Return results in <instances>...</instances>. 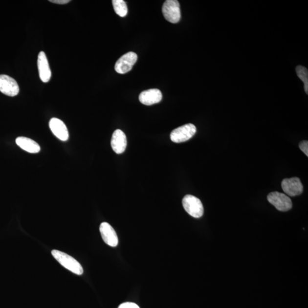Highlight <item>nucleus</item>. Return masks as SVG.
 <instances>
[{"instance_id": "obj_7", "label": "nucleus", "mask_w": 308, "mask_h": 308, "mask_svg": "<svg viewBox=\"0 0 308 308\" xmlns=\"http://www.w3.org/2000/svg\"><path fill=\"white\" fill-rule=\"evenodd\" d=\"M20 88L18 84L12 77L7 75H0V91L3 94L15 97L19 94Z\"/></svg>"}, {"instance_id": "obj_17", "label": "nucleus", "mask_w": 308, "mask_h": 308, "mask_svg": "<svg viewBox=\"0 0 308 308\" xmlns=\"http://www.w3.org/2000/svg\"><path fill=\"white\" fill-rule=\"evenodd\" d=\"M300 149L302 152L306 154V155L308 156V142L307 140H303V141L301 142L299 144Z\"/></svg>"}, {"instance_id": "obj_14", "label": "nucleus", "mask_w": 308, "mask_h": 308, "mask_svg": "<svg viewBox=\"0 0 308 308\" xmlns=\"http://www.w3.org/2000/svg\"><path fill=\"white\" fill-rule=\"evenodd\" d=\"M16 143L21 149L26 151L27 153L36 154L39 153L41 150L39 144L26 137H18L16 139Z\"/></svg>"}, {"instance_id": "obj_18", "label": "nucleus", "mask_w": 308, "mask_h": 308, "mask_svg": "<svg viewBox=\"0 0 308 308\" xmlns=\"http://www.w3.org/2000/svg\"><path fill=\"white\" fill-rule=\"evenodd\" d=\"M118 308H140L138 305L133 303H125L120 305Z\"/></svg>"}, {"instance_id": "obj_12", "label": "nucleus", "mask_w": 308, "mask_h": 308, "mask_svg": "<svg viewBox=\"0 0 308 308\" xmlns=\"http://www.w3.org/2000/svg\"><path fill=\"white\" fill-rule=\"evenodd\" d=\"M139 99L143 105L150 106L156 104L162 101V92L157 88L149 89L140 94Z\"/></svg>"}, {"instance_id": "obj_19", "label": "nucleus", "mask_w": 308, "mask_h": 308, "mask_svg": "<svg viewBox=\"0 0 308 308\" xmlns=\"http://www.w3.org/2000/svg\"><path fill=\"white\" fill-rule=\"evenodd\" d=\"M49 1L57 3V4H66V3L69 2L70 1V0H50Z\"/></svg>"}, {"instance_id": "obj_8", "label": "nucleus", "mask_w": 308, "mask_h": 308, "mask_svg": "<svg viewBox=\"0 0 308 308\" xmlns=\"http://www.w3.org/2000/svg\"><path fill=\"white\" fill-rule=\"evenodd\" d=\"M282 189L290 197H296L303 193V186L299 177H293L284 179L282 183Z\"/></svg>"}, {"instance_id": "obj_5", "label": "nucleus", "mask_w": 308, "mask_h": 308, "mask_svg": "<svg viewBox=\"0 0 308 308\" xmlns=\"http://www.w3.org/2000/svg\"><path fill=\"white\" fill-rule=\"evenodd\" d=\"M269 203L276 207L277 210L286 212L290 210L292 207V202L286 195L273 192L267 197Z\"/></svg>"}, {"instance_id": "obj_10", "label": "nucleus", "mask_w": 308, "mask_h": 308, "mask_svg": "<svg viewBox=\"0 0 308 308\" xmlns=\"http://www.w3.org/2000/svg\"><path fill=\"white\" fill-rule=\"evenodd\" d=\"M49 128L51 132L62 141H66L68 139V132L67 127L60 119L53 118L49 122Z\"/></svg>"}, {"instance_id": "obj_6", "label": "nucleus", "mask_w": 308, "mask_h": 308, "mask_svg": "<svg viewBox=\"0 0 308 308\" xmlns=\"http://www.w3.org/2000/svg\"><path fill=\"white\" fill-rule=\"evenodd\" d=\"M138 60L137 54L130 51L123 55L116 61L115 70L119 74H125L132 69V66Z\"/></svg>"}, {"instance_id": "obj_1", "label": "nucleus", "mask_w": 308, "mask_h": 308, "mask_svg": "<svg viewBox=\"0 0 308 308\" xmlns=\"http://www.w3.org/2000/svg\"><path fill=\"white\" fill-rule=\"evenodd\" d=\"M51 254L55 259L65 268L77 275H82L83 274V268H82L80 263L74 259L73 257L56 249L51 251Z\"/></svg>"}, {"instance_id": "obj_2", "label": "nucleus", "mask_w": 308, "mask_h": 308, "mask_svg": "<svg viewBox=\"0 0 308 308\" xmlns=\"http://www.w3.org/2000/svg\"><path fill=\"white\" fill-rule=\"evenodd\" d=\"M182 204L185 211L191 217L199 218L203 216L204 208L199 198L193 195H187L183 198Z\"/></svg>"}, {"instance_id": "obj_15", "label": "nucleus", "mask_w": 308, "mask_h": 308, "mask_svg": "<svg viewBox=\"0 0 308 308\" xmlns=\"http://www.w3.org/2000/svg\"><path fill=\"white\" fill-rule=\"evenodd\" d=\"M112 3L115 12L118 16L124 17L128 15V6H127L125 1L123 0H113Z\"/></svg>"}, {"instance_id": "obj_11", "label": "nucleus", "mask_w": 308, "mask_h": 308, "mask_svg": "<svg viewBox=\"0 0 308 308\" xmlns=\"http://www.w3.org/2000/svg\"><path fill=\"white\" fill-rule=\"evenodd\" d=\"M37 65L41 80L44 83H47L50 80L51 71L49 62L44 51H41L38 56Z\"/></svg>"}, {"instance_id": "obj_9", "label": "nucleus", "mask_w": 308, "mask_h": 308, "mask_svg": "<svg viewBox=\"0 0 308 308\" xmlns=\"http://www.w3.org/2000/svg\"><path fill=\"white\" fill-rule=\"evenodd\" d=\"M102 239L108 245L115 247L118 244V236L114 229L108 222H102L99 227Z\"/></svg>"}, {"instance_id": "obj_13", "label": "nucleus", "mask_w": 308, "mask_h": 308, "mask_svg": "<svg viewBox=\"0 0 308 308\" xmlns=\"http://www.w3.org/2000/svg\"><path fill=\"white\" fill-rule=\"evenodd\" d=\"M127 138L124 132L121 130H116L112 133L111 146L114 152L118 154L124 153L127 147Z\"/></svg>"}, {"instance_id": "obj_16", "label": "nucleus", "mask_w": 308, "mask_h": 308, "mask_svg": "<svg viewBox=\"0 0 308 308\" xmlns=\"http://www.w3.org/2000/svg\"><path fill=\"white\" fill-rule=\"evenodd\" d=\"M296 70L298 77L304 82L305 91H306L307 94H308V68L303 66H298L296 68Z\"/></svg>"}, {"instance_id": "obj_3", "label": "nucleus", "mask_w": 308, "mask_h": 308, "mask_svg": "<svg viewBox=\"0 0 308 308\" xmlns=\"http://www.w3.org/2000/svg\"><path fill=\"white\" fill-rule=\"evenodd\" d=\"M197 132L196 127L188 123L173 130L170 134L171 140L175 143H182L190 139Z\"/></svg>"}, {"instance_id": "obj_4", "label": "nucleus", "mask_w": 308, "mask_h": 308, "mask_svg": "<svg viewBox=\"0 0 308 308\" xmlns=\"http://www.w3.org/2000/svg\"><path fill=\"white\" fill-rule=\"evenodd\" d=\"M162 13L164 18L171 23H176L181 18L180 4L176 0H167L163 3Z\"/></svg>"}]
</instances>
